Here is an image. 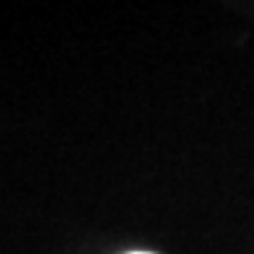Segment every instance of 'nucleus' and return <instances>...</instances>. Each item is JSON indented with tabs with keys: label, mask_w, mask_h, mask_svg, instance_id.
<instances>
[{
	"label": "nucleus",
	"mask_w": 254,
	"mask_h": 254,
	"mask_svg": "<svg viewBox=\"0 0 254 254\" xmlns=\"http://www.w3.org/2000/svg\"><path fill=\"white\" fill-rule=\"evenodd\" d=\"M132 254H148V252H132Z\"/></svg>",
	"instance_id": "1"
}]
</instances>
